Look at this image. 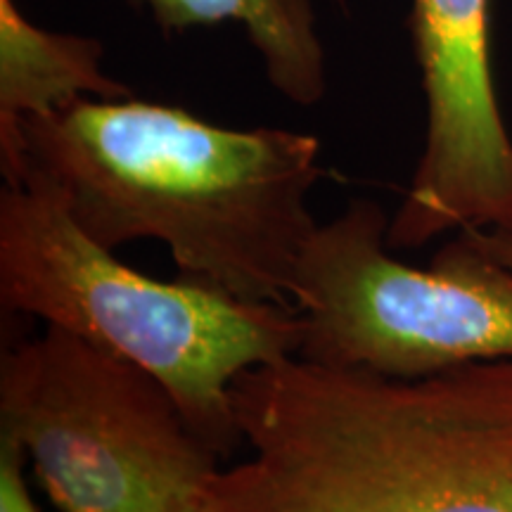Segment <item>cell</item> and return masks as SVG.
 Here are the masks:
<instances>
[{
  "mask_svg": "<svg viewBox=\"0 0 512 512\" xmlns=\"http://www.w3.org/2000/svg\"><path fill=\"white\" fill-rule=\"evenodd\" d=\"M230 401L249 453L200 512H512V358L389 377L290 356Z\"/></svg>",
  "mask_w": 512,
  "mask_h": 512,
  "instance_id": "1",
  "label": "cell"
},
{
  "mask_svg": "<svg viewBox=\"0 0 512 512\" xmlns=\"http://www.w3.org/2000/svg\"><path fill=\"white\" fill-rule=\"evenodd\" d=\"M24 164L60 185L100 245L169 247L183 280L249 304H290L318 228L320 143L285 128H223L183 107L83 98L22 124Z\"/></svg>",
  "mask_w": 512,
  "mask_h": 512,
  "instance_id": "2",
  "label": "cell"
},
{
  "mask_svg": "<svg viewBox=\"0 0 512 512\" xmlns=\"http://www.w3.org/2000/svg\"><path fill=\"white\" fill-rule=\"evenodd\" d=\"M0 306L128 358L176 396L221 456L242 444L230 389L247 370L297 356L292 306L147 278L76 223L46 171L24 164L0 192Z\"/></svg>",
  "mask_w": 512,
  "mask_h": 512,
  "instance_id": "3",
  "label": "cell"
},
{
  "mask_svg": "<svg viewBox=\"0 0 512 512\" xmlns=\"http://www.w3.org/2000/svg\"><path fill=\"white\" fill-rule=\"evenodd\" d=\"M0 437L60 512H200L223 458L164 382L53 325L3 351Z\"/></svg>",
  "mask_w": 512,
  "mask_h": 512,
  "instance_id": "4",
  "label": "cell"
},
{
  "mask_svg": "<svg viewBox=\"0 0 512 512\" xmlns=\"http://www.w3.org/2000/svg\"><path fill=\"white\" fill-rule=\"evenodd\" d=\"M389 221L377 202L351 200L313 230L290 287L302 318L297 356L389 377L512 358V271L463 233L430 268L401 264Z\"/></svg>",
  "mask_w": 512,
  "mask_h": 512,
  "instance_id": "5",
  "label": "cell"
},
{
  "mask_svg": "<svg viewBox=\"0 0 512 512\" xmlns=\"http://www.w3.org/2000/svg\"><path fill=\"white\" fill-rule=\"evenodd\" d=\"M408 31L427 131L387 245L399 252L444 233L512 230V140L491 69V0H411Z\"/></svg>",
  "mask_w": 512,
  "mask_h": 512,
  "instance_id": "6",
  "label": "cell"
},
{
  "mask_svg": "<svg viewBox=\"0 0 512 512\" xmlns=\"http://www.w3.org/2000/svg\"><path fill=\"white\" fill-rule=\"evenodd\" d=\"M105 46L93 36L36 27L15 0H0V171L5 185L24 174L22 124L83 98H131L102 72Z\"/></svg>",
  "mask_w": 512,
  "mask_h": 512,
  "instance_id": "7",
  "label": "cell"
},
{
  "mask_svg": "<svg viewBox=\"0 0 512 512\" xmlns=\"http://www.w3.org/2000/svg\"><path fill=\"white\" fill-rule=\"evenodd\" d=\"M164 31L238 22L264 60L271 86L294 105L311 107L328 91L325 50L313 0H124Z\"/></svg>",
  "mask_w": 512,
  "mask_h": 512,
  "instance_id": "8",
  "label": "cell"
},
{
  "mask_svg": "<svg viewBox=\"0 0 512 512\" xmlns=\"http://www.w3.org/2000/svg\"><path fill=\"white\" fill-rule=\"evenodd\" d=\"M27 463L22 446L0 437V512H38L24 479Z\"/></svg>",
  "mask_w": 512,
  "mask_h": 512,
  "instance_id": "9",
  "label": "cell"
},
{
  "mask_svg": "<svg viewBox=\"0 0 512 512\" xmlns=\"http://www.w3.org/2000/svg\"><path fill=\"white\" fill-rule=\"evenodd\" d=\"M467 240L496 264L512 271V230H460Z\"/></svg>",
  "mask_w": 512,
  "mask_h": 512,
  "instance_id": "10",
  "label": "cell"
}]
</instances>
